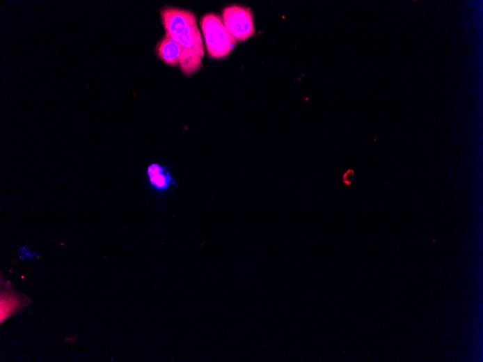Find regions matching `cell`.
Wrapping results in <instances>:
<instances>
[{"instance_id": "obj_6", "label": "cell", "mask_w": 483, "mask_h": 362, "mask_svg": "<svg viewBox=\"0 0 483 362\" xmlns=\"http://www.w3.org/2000/svg\"><path fill=\"white\" fill-rule=\"evenodd\" d=\"M202 58L203 57L197 52L182 48L179 66L184 74L190 75L200 68Z\"/></svg>"}, {"instance_id": "obj_1", "label": "cell", "mask_w": 483, "mask_h": 362, "mask_svg": "<svg viewBox=\"0 0 483 362\" xmlns=\"http://www.w3.org/2000/svg\"><path fill=\"white\" fill-rule=\"evenodd\" d=\"M160 13L166 36L172 38L183 49L193 50L203 57L204 47L196 15L188 10L168 6Z\"/></svg>"}, {"instance_id": "obj_3", "label": "cell", "mask_w": 483, "mask_h": 362, "mask_svg": "<svg viewBox=\"0 0 483 362\" xmlns=\"http://www.w3.org/2000/svg\"><path fill=\"white\" fill-rule=\"evenodd\" d=\"M222 22L230 33L239 42H243L255 33L251 10L240 6H231L222 12Z\"/></svg>"}, {"instance_id": "obj_7", "label": "cell", "mask_w": 483, "mask_h": 362, "mask_svg": "<svg viewBox=\"0 0 483 362\" xmlns=\"http://www.w3.org/2000/svg\"><path fill=\"white\" fill-rule=\"evenodd\" d=\"M2 302L5 303V308H2V310L5 309V313L2 315V318L5 315V318L9 315L10 313H11V311L14 310L15 306V303H17L15 300H13L11 299L7 300L6 299H3Z\"/></svg>"}, {"instance_id": "obj_2", "label": "cell", "mask_w": 483, "mask_h": 362, "mask_svg": "<svg viewBox=\"0 0 483 362\" xmlns=\"http://www.w3.org/2000/svg\"><path fill=\"white\" fill-rule=\"evenodd\" d=\"M200 24L209 56L223 58L233 50L237 40L223 24L219 15L206 14L201 17Z\"/></svg>"}, {"instance_id": "obj_8", "label": "cell", "mask_w": 483, "mask_h": 362, "mask_svg": "<svg viewBox=\"0 0 483 362\" xmlns=\"http://www.w3.org/2000/svg\"><path fill=\"white\" fill-rule=\"evenodd\" d=\"M352 180H353V173H352V171H349L345 176V183L349 184L352 181Z\"/></svg>"}, {"instance_id": "obj_4", "label": "cell", "mask_w": 483, "mask_h": 362, "mask_svg": "<svg viewBox=\"0 0 483 362\" xmlns=\"http://www.w3.org/2000/svg\"><path fill=\"white\" fill-rule=\"evenodd\" d=\"M146 175L150 187L156 194H166L173 186L177 185L171 171L161 164L155 163L148 166Z\"/></svg>"}, {"instance_id": "obj_5", "label": "cell", "mask_w": 483, "mask_h": 362, "mask_svg": "<svg viewBox=\"0 0 483 362\" xmlns=\"http://www.w3.org/2000/svg\"><path fill=\"white\" fill-rule=\"evenodd\" d=\"M182 50V47L177 42L166 35L156 47L159 58L165 64L174 67L179 65Z\"/></svg>"}]
</instances>
